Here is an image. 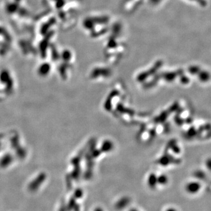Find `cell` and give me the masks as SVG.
<instances>
[{"label":"cell","instance_id":"9","mask_svg":"<svg viewBox=\"0 0 211 211\" xmlns=\"http://www.w3.org/2000/svg\"><path fill=\"white\" fill-rule=\"evenodd\" d=\"M129 211H139V210H138L137 209H136L135 208H132V209H130Z\"/></svg>","mask_w":211,"mask_h":211},{"label":"cell","instance_id":"7","mask_svg":"<svg viewBox=\"0 0 211 211\" xmlns=\"http://www.w3.org/2000/svg\"><path fill=\"white\" fill-rule=\"evenodd\" d=\"M166 211H177V210L175 208H168Z\"/></svg>","mask_w":211,"mask_h":211},{"label":"cell","instance_id":"2","mask_svg":"<svg viewBox=\"0 0 211 211\" xmlns=\"http://www.w3.org/2000/svg\"><path fill=\"white\" fill-rule=\"evenodd\" d=\"M130 202V199L128 196L121 198L115 204V208L117 210H122L126 208Z\"/></svg>","mask_w":211,"mask_h":211},{"label":"cell","instance_id":"8","mask_svg":"<svg viewBox=\"0 0 211 211\" xmlns=\"http://www.w3.org/2000/svg\"><path fill=\"white\" fill-rule=\"evenodd\" d=\"M94 211H103V210L101 208H97L94 210Z\"/></svg>","mask_w":211,"mask_h":211},{"label":"cell","instance_id":"5","mask_svg":"<svg viewBox=\"0 0 211 211\" xmlns=\"http://www.w3.org/2000/svg\"><path fill=\"white\" fill-rule=\"evenodd\" d=\"M194 175L196 178H198L200 179H204L205 177V174L204 173V172H201V171H197L196 173H195Z\"/></svg>","mask_w":211,"mask_h":211},{"label":"cell","instance_id":"10","mask_svg":"<svg viewBox=\"0 0 211 211\" xmlns=\"http://www.w3.org/2000/svg\"><path fill=\"white\" fill-rule=\"evenodd\" d=\"M18 1H19V0H18Z\"/></svg>","mask_w":211,"mask_h":211},{"label":"cell","instance_id":"6","mask_svg":"<svg viewBox=\"0 0 211 211\" xmlns=\"http://www.w3.org/2000/svg\"><path fill=\"white\" fill-rule=\"evenodd\" d=\"M191 2H194V3L199 4L200 6H202V5H205L207 3H206L205 0H188Z\"/></svg>","mask_w":211,"mask_h":211},{"label":"cell","instance_id":"1","mask_svg":"<svg viewBox=\"0 0 211 211\" xmlns=\"http://www.w3.org/2000/svg\"><path fill=\"white\" fill-rule=\"evenodd\" d=\"M201 185L198 182L193 181L188 183L185 186V190L190 194H195L200 189Z\"/></svg>","mask_w":211,"mask_h":211},{"label":"cell","instance_id":"4","mask_svg":"<svg viewBox=\"0 0 211 211\" xmlns=\"http://www.w3.org/2000/svg\"><path fill=\"white\" fill-rule=\"evenodd\" d=\"M168 182V178L167 175L164 174H161L157 177V184L162 185H166Z\"/></svg>","mask_w":211,"mask_h":211},{"label":"cell","instance_id":"3","mask_svg":"<svg viewBox=\"0 0 211 211\" xmlns=\"http://www.w3.org/2000/svg\"><path fill=\"white\" fill-rule=\"evenodd\" d=\"M147 182L148 187L151 189H154L158 184L157 175L154 173H151L148 176Z\"/></svg>","mask_w":211,"mask_h":211}]
</instances>
